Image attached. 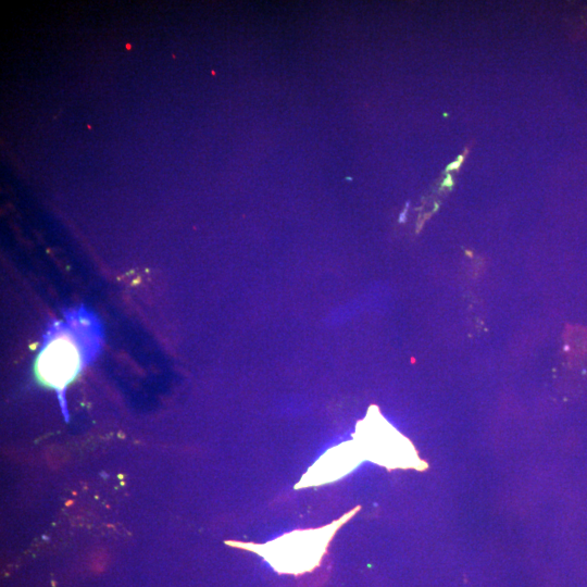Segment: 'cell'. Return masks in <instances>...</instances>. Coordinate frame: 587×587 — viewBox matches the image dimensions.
Listing matches in <instances>:
<instances>
[{
    "instance_id": "2",
    "label": "cell",
    "mask_w": 587,
    "mask_h": 587,
    "mask_svg": "<svg viewBox=\"0 0 587 587\" xmlns=\"http://www.w3.org/2000/svg\"><path fill=\"white\" fill-rule=\"evenodd\" d=\"M344 521L332 524L330 528L318 531L292 533L282 537L283 540L267 546H259L265 552H259L280 572L301 573L314 569L320 562L322 554L336 529Z\"/></svg>"
},
{
    "instance_id": "1",
    "label": "cell",
    "mask_w": 587,
    "mask_h": 587,
    "mask_svg": "<svg viewBox=\"0 0 587 587\" xmlns=\"http://www.w3.org/2000/svg\"><path fill=\"white\" fill-rule=\"evenodd\" d=\"M104 329L101 321L84 306L64 312V319L51 323L43 336L35 361L37 380L64 393L81 371L101 353Z\"/></svg>"
}]
</instances>
